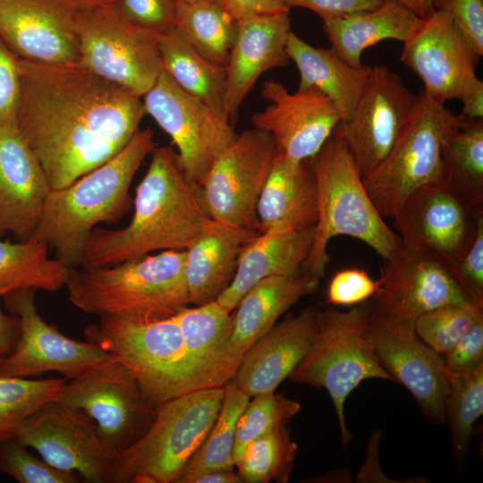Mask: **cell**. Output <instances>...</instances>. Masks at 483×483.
Returning <instances> with one entry per match:
<instances>
[{
    "label": "cell",
    "mask_w": 483,
    "mask_h": 483,
    "mask_svg": "<svg viewBox=\"0 0 483 483\" xmlns=\"http://www.w3.org/2000/svg\"><path fill=\"white\" fill-rule=\"evenodd\" d=\"M260 93L268 105L252 115L253 127L268 132L294 160L317 154L343 118L335 104L316 89L291 93L280 82L267 80Z\"/></svg>",
    "instance_id": "20"
},
{
    "label": "cell",
    "mask_w": 483,
    "mask_h": 483,
    "mask_svg": "<svg viewBox=\"0 0 483 483\" xmlns=\"http://www.w3.org/2000/svg\"><path fill=\"white\" fill-rule=\"evenodd\" d=\"M65 379L0 376V440L13 437L40 407L55 401Z\"/></svg>",
    "instance_id": "39"
},
{
    "label": "cell",
    "mask_w": 483,
    "mask_h": 483,
    "mask_svg": "<svg viewBox=\"0 0 483 483\" xmlns=\"http://www.w3.org/2000/svg\"><path fill=\"white\" fill-rule=\"evenodd\" d=\"M53 467L89 483H112L119 453L95 421L80 409L51 401L30 416L13 436Z\"/></svg>",
    "instance_id": "12"
},
{
    "label": "cell",
    "mask_w": 483,
    "mask_h": 483,
    "mask_svg": "<svg viewBox=\"0 0 483 483\" xmlns=\"http://www.w3.org/2000/svg\"><path fill=\"white\" fill-rule=\"evenodd\" d=\"M224 386L194 390L157 406L154 421L119 453L112 483H174L221 408Z\"/></svg>",
    "instance_id": "6"
},
{
    "label": "cell",
    "mask_w": 483,
    "mask_h": 483,
    "mask_svg": "<svg viewBox=\"0 0 483 483\" xmlns=\"http://www.w3.org/2000/svg\"><path fill=\"white\" fill-rule=\"evenodd\" d=\"M163 71L185 92L225 115V67L199 55L175 29L155 33Z\"/></svg>",
    "instance_id": "33"
},
{
    "label": "cell",
    "mask_w": 483,
    "mask_h": 483,
    "mask_svg": "<svg viewBox=\"0 0 483 483\" xmlns=\"http://www.w3.org/2000/svg\"><path fill=\"white\" fill-rule=\"evenodd\" d=\"M435 10L450 14L455 26L473 50L483 55V1L482 0H433Z\"/></svg>",
    "instance_id": "47"
},
{
    "label": "cell",
    "mask_w": 483,
    "mask_h": 483,
    "mask_svg": "<svg viewBox=\"0 0 483 483\" xmlns=\"http://www.w3.org/2000/svg\"><path fill=\"white\" fill-rule=\"evenodd\" d=\"M276 151L267 131L253 127L237 134L199 185L209 217L258 232L257 203Z\"/></svg>",
    "instance_id": "15"
},
{
    "label": "cell",
    "mask_w": 483,
    "mask_h": 483,
    "mask_svg": "<svg viewBox=\"0 0 483 483\" xmlns=\"http://www.w3.org/2000/svg\"><path fill=\"white\" fill-rule=\"evenodd\" d=\"M402 244L453 267L474 227V209L460 202L444 183L412 192L393 218Z\"/></svg>",
    "instance_id": "22"
},
{
    "label": "cell",
    "mask_w": 483,
    "mask_h": 483,
    "mask_svg": "<svg viewBox=\"0 0 483 483\" xmlns=\"http://www.w3.org/2000/svg\"><path fill=\"white\" fill-rule=\"evenodd\" d=\"M472 233L456 263L451 267L459 284L469 298L483 303V209H474Z\"/></svg>",
    "instance_id": "44"
},
{
    "label": "cell",
    "mask_w": 483,
    "mask_h": 483,
    "mask_svg": "<svg viewBox=\"0 0 483 483\" xmlns=\"http://www.w3.org/2000/svg\"><path fill=\"white\" fill-rule=\"evenodd\" d=\"M79 0H0V38L19 58L78 65Z\"/></svg>",
    "instance_id": "19"
},
{
    "label": "cell",
    "mask_w": 483,
    "mask_h": 483,
    "mask_svg": "<svg viewBox=\"0 0 483 483\" xmlns=\"http://www.w3.org/2000/svg\"><path fill=\"white\" fill-rule=\"evenodd\" d=\"M258 231L209 217L185 250L184 277L193 306L216 301L232 282L244 246Z\"/></svg>",
    "instance_id": "27"
},
{
    "label": "cell",
    "mask_w": 483,
    "mask_h": 483,
    "mask_svg": "<svg viewBox=\"0 0 483 483\" xmlns=\"http://www.w3.org/2000/svg\"><path fill=\"white\" fill-rule=\"evenodd\" d=\"M402 4L416 15L426 19L434 12L433 0H396Z\"/></svg>",
    "instance_id": "55"
},
{
    "label": "cell",
    "mask_w": 483,
    "mask_h": 483,
    "mask_svg": "<svg viewBox=\"0 0 483 483\" xmlns=\"http://www.w3.org/2000/svg\"><path fill=\"white\" fill-rule=\"evenodd\" d=\"M249 400L232 380L224 386V397L215 422L174 483H182L187 477L205 470H233L236 423Z\"/></svg>",
    "instance_id": "37"
},
{
    "label": "cell",
    "mask_w": 483,
    "mask_h": 483,
    "mask_svg": "<svg viewBox=\"0 0 483 483\" xmlns=\"http://www.w3.org/2000/svg\"><path fill=\"white\" fill-rule=\"evenodd\" d=\"M141 98L145 114L176 146L185 177L199 187L215 159L237 135L231 121L182 90L164 71Z\"/></svg>",
    "instance_id": "13"
},
{
    "label": "cell",
    "mask_w": 483,
    "mask_h": 483,
    "mask_svg": "<svg viewBox=\"0 0 483 483\" xmlns=\"http://www.w3.org/2000/svg\"><path fill=\"white\" fill-rule=\"evenodd\" d=\"M417 99L398 73L385 65L370 67L352 113L337 125L362 178L388 156Z\"/></svg>",
    "instance_id": "16"
},
{
    "label": "cell",
    "mask_w": 483,
    "mask_h": 483,
    "mask_svg": "<svg viewBox=\"0 0 483 483\" xmlns=\"http://www.w3.org/2000/svg\"><path fill=\"white\" fill-rule=\"evenodd\" d=\"M15 125L52 189L63 188L121 151L146 114L141 97L79 65L18 57Z\"/></svg>",
    "instance_id": "1"
},
{
    "label": "cell",
    "mask_w": 483,
    "mask_h": 483,
    "mask_svg": "<svg viewBox=\"0 0 483 483\" xmlns=\"http://www.w3.org/2000/svg\"><path fill=\"white\" fill-rule=\"evenodd\" d=\"M185 250H162L111 266L71 267L68 301L100 318L151 321L188 307Z\"/></svg>",
    "instance_id": "4"
},
{
    "label": "cell",
    "mask_w": 483,
    "mask_h": 483,
    "mask_svg": "<svg viewBox=\"0 0 483 483\" xmlns=\"http://www.w3.org/2000/svg\"><path fill=\"white\" fill-rule=\"evenodd\" d=\"M129 224L120 229L95 228L80 267L111 266L156 250H184L209 218L199 187L182 173L171 147H156L135 191Z\"/></svg>",
    "instance_id": "2"
},
{
    "label": "cell",
    "mask_w": 483,
    "mask_h": 483,
    "mask_svg": "<svg viewBox=\"0 0 483 483\" xmlns=\"http://www.w3.org/2000/svg\"><path fill=\"white\" fill-rule=\"evenodd\" d=\"M55 401L84 411L118 453L146 433L157 412L131 371L114 356L65 380Z\"/></svg>",
    "instance_id": "11"
},
{
    "label": "cell",
    "mask_w": 483,
    "mask_h": 483,
    "mask_svg": "<svg viewBox=\"0 0 483 483\" xmlns=\"http://www.w3.org/2000/svg\"><path fill=\"white\" fill-rule=\"evenodd\" d=\"M318 193V217L302 269L318 278L329 262L327 246L338 235L355 238L384 259L395 256L402 241L384 221L337 127L309 159Z\"/></svg>",
    "instance_id": "5"
},
{
    "label": "cell",
    "mask_w": 483,
    "mask_h": 483,
    "mask_svg": "<svg viewBox=\"0 0 483 483\" xmlns=\"http://www.w3.org/2000/svg\"><path fill=\"white\" fill-rule=\"evenodd\" d=\"M482 413L483 363L462 372H451L445 417L453 447L458 454L468 452L473 425Z\"/></svg>",
    "instance_id": "40"
},
{
    "label": "cell",
    "mask_w": 483,
    "mask_h": 483,
    "mask_svg": "<svg viewBox=\"0 0 483 483\" xmlns=\"http://www.w3.org/2000/svg\"><path fill=\"white\" fill-rule=\"evenodd\" d=\"M369 318L368 302L343 311L334 308L318 310V331L307 353L288 378L325 388L335 406L343 446L352 438L344 418L349 394L364 380L394 381L381 366L365 337Z\"/></svg>",
    "instance_id": "7"
},
{
    "label": "cell",
    "mask_w": 483,
    "mask_h": 483,
    "mask_svg": "<svg viewBox=\"0 0 483 483\" xmlns=\"http://www.w3.org/2000/svg\"><path fill=\"white\" fill-rule=\"evenodd\" d=\"M445 144V182L450 192L470 209L483 202V119L461 116Z\"/></svg>",
    "instance_id": "35"
},
{
    "label": "cell",
    "mask_w": 483,
    "mask_h": 483,
    "mask_svg": "<svg viewBox=\"0 0 483 483\" xmlns=\"http://www.w3.org/2000/svg\"><path fill=\"white\" fill-rule=\"evenodd\" d=\"M197 1H201V0H174L175 3H192V2H197Z\"/></svg>",
    "instance_id": "57"
},
{
    "label": "cell",
    "mask_w": 483,
    "mask_h": 483,
    "mask_svg": "<svg viewBox=\"0 0 483 483\" xmlns=\"http://www.w3.org/2000/svg\"><path fill=\"white\" fill-rule=\"evenodd\" d=\"M379 287L363 269L345 268L336 272L326 288V301L334 306L352 307L369 301Z\"/></svg>",
    "instance_id": "46"
},
{
    "label": "cell",
    "mask_w": 483,
    "mask_h": 483,
    "mask_svg": "<svg viewBox=\"0 0 483 483\" xmlns=\"http://www.w3.org/2000/svg\"><path fill=\"white\" fill-rule=\"evenodd\" d=\"M220 2L236 21L257 14L289 11L281 0H220Z\"/></svg>",
    "instance_id": "51"
},
{
    "label": "cell",
    "mask_w": 483,
    "mask_h": 483,
    "mask_svg": "<svg viewBox=\"0 0 483 483\" xmlns=\"http://www.w3.org/2000/svg\"><path fill=\"white\" fill-rule=\"evenodd\" d=\"M175 29L208 61L226 66L237 21L220 0L176 3Z\"/></svg>",
    "instance_id": "36"
},
{
    "label": "cell",
    "mask_w": 483,
    "mask_h": 483,
    "mask_svg": "<svg viewBox=\"0 0 483 483\" xmlns=\"http://www.w3.org/2000/svg\"><path fill=\"white\" fill-rule=\"evenodd\" d=\"M36 290L19 289L4 295L9 313L20 320V335L13 351L0 361V376L27 377L57 372L74 378L114 358L101 347L72 339L38 314Z\"/></svg>",
    "instance_id": "17"
},
{
    "label": "cell",
    "mask_w": 483,
    "mask_h": 483,
    "mask_svg": "<svg viewBox=\"0 0 483 483\" xmlns=\"http://www.w3.org/2000/svg\"><path fill=\"white\" fill-rule=\"evenodd\" d=\"M182 483H242V481L233 470H212L189 476Z\"/></svg>",
    "instance_id": "54"
},
{
    "label": "cell",
    "mask_w": 483,
    "mask_h": 483,
    "mask_svg": "<svg viewBox=\"0 0 483 483\" xmlns=\"http://www.w3.org/2000/svg\"><path fill=\"white\" fill-rule=\"evenodd\" d=\"M175 318L197 388L224 386L235 374L227 357L233 313L213 301L188 306Z\"/></svg>",
    "instance_id": "29"
},
{
    "label": "cell",
    "mask_w": 483,
    "mask_h": 483,
    "mask_svg": "<svg viewBox=\"0 0 483 483\" xmlns=\"http://www.w3.org/2000/svg\"><path fill=\"white\" fill-rule=\"evenodd\" d=\"M84 4H115V0H79Z\"/></svg>",
    "instance_id": "56"
},
{
    "label": "cell",
    "mask_w": 483,
    "mask_h": 483,
    "mask_svg": "<svg viewBox=\"0 0 483 483\" xmlns=\"http://www.w3.org/2000/svg\"><path fill=\"white\" fill-rule=\"evenodd\" d=\"M286 51L299 72L297 89H316L338 108L342 120L353 111L370 67H353L343 61L333 48L313 47L292 30Z\"/></svg>",
    "instance_id": "32"
},
{
    "label": "cell",
    "mask_w": 483,
    "mask_h": 483,
    "mask_svg": "<svg viewBox=\"0 0 483 483\" xmlns=\"http://www.w3.org/2000/svg\"><path fill=\"white\" fill-rule=\"evenodd\" d=\"M319 279L306 272L269 276L242 296L234 309L233 329L227 351L228 361L234 373L247 351L276 324L279 318L302 297L317 291Z\"/></svg>",
    "instance_id": "28"
},
{
    "label": "cell",
    "mask_w": 483,
    "mask_h": 483,
    "mask_svg": "<svg viewBox=\"0 0 483 483\" xmlns=\"http://www.w3.org/2000/svg\"><path fill=\"white\" fill-rule=\"evenodd\" d=\"M252 398L236 423L233 451L234 466L252 440L278 426L286 425L301 408L298 402L275 392L259 394Z\"/></svg>",
    "instance_id": "41"
},
{
    "label": "cell",
    "mask_w": 483,
    "mask_h": 483,
    "mask_svg": "<svg viewBox=\"0 0 483 483\" xmlns=\"http://www.w3.org/2000/svg\"><path fill=\"white\" fill-rule=\"evenodd\" d=\"M365 337L381 366L395 383L410 391L428 420L445 423L451 371L442 355L415 331L388 323L370 312Z\"/></svg>",
    "instance_id": "18"
},
{
    "label": "cell",
    "mask_w": 483,
    "mask_h": 483,
    "mask_svg": "<svg viewBox=\"0 0 483 483\" xmlns=\"http://www.w3.org/2000/svg\"><path fill=\"white\" fill-rule=\"evenodd\" d=\"M289 11L257 14L237 21L235 38L225 66V114L232 121L258 78L290 64L286 51Z\"/></svg>",
    "instance_id": "24"
},
{
    "label": "cell",
    "mask_w": 483,
    "mask_h": 483,
    "mask_svg": "<svg viewBox=\"0 0 483 483\" xmlns=\"http://www.w3.org/2000/svg\"><path fill=\"white\" fill-rule=\"evenodd\" d=\"M315 226L290 232L259 233L242 249L230 284L216 300L233 311L242 296L259 281L293 275L307 259Z\"/></svg>",
    "instance_id": "30"
},
{
    "label": "cell",
    "mask_w": 483,
    "mask_h": 483,
    "mask_svg": "<svg viewBox=\"0 0 483 483\" xmlns=\"http://www.w3.org/2000/svg\"><path fill=\"white\" fill-rule=\"evenodd\" d=\"M424 19L396 0H385L372 10L323 21L331 48L348 64L360 67L362 52L386 39L408 41Z\"/></svg>",
    "instance_id": "31"
},
{
    "label": "cell",
    "mask_w": 483,
    "mask_h": 483,
    "mask_svg": "<svg viewBox=\"0 0 483 483\" xmlns=\"http://www.w3.org/2000/svg\"><path fill=\"white\" fill-rule=\"evenodd\" d=\"M0 295V361L13 351L20 335V320L11 314L4 312Z\"/></svg>",
    "instance_id": "53"
},
{
    "label": "cell",
    "mask_w": 483,
    "mask_h": 483,
    "mask_svg": "<svg viewBox=\"0 0 483 483\" xmlns=\"http://www.w3.org/2000/svg\"><path fill=\"white\" fill-rule=\"evenodd\" d=\"M0 472L20 483H77L80 477L37 458L13 437L0 440Z\"/></svg>",
    "instance_id": "43"
},
{
    "label": "cell",
    "mask_w": 483,
    "mask_h": 483,
    "mask_svg": "<svg viewBox=\"0 0 483 483\" xmlns=\"http://www.w3.org/2000/svg\"><path fill=\"white\" fill-rule=\"evenodd\" d=\"M115 5L129 22L152 33L175 27L174 0H115Z\"/></svg>",
    "instance_id": "45"
},
{
    "label": "cell",
    "mask_w": 483,
    "mask_h": 483,
    "mask_svg": "<svg viewBox=\"0 0 483 483\" xmlns=\"http://www.w3.org/2000/svg\"><path fill=\"white\" fill-rule=\"evenodd\" d=\"M87 341L120 360L156 406L198 390L175 316L151 321L100 318L84 330Z\"/></svg>",
    "instance_id": "9"
},
{
    "label": "cell",
    "mask_w": 483,
    "mask_h": 483,
    "mask_svg": "<svg viewBox=\"0 0 483 483\" xmlns=\"http://www.w3.org/2000/svg\"><path fill=\"white\" fill-rule=\"evenodd\" d=\"M385 0H281L285 8L302 7L316 13L323 21L372 10Z\"/></svg>",
    "instance_id": "50"
},
{
    "label": "cell",
    "mask_w": 483,
    "mask_h": 483,
    "mask_svg": "<svg viewBox=\"0 0 483 483\" xmlns=\"http://www.w3.org/2000/svg\"><path fill=\"white\" fill-rule=\"evenodd\" d=\"M256 214L259 233L297 231L316 225L318 193L309 159H292L277 147Z\"/></svg>",
    "instance_id": "26"
},
{
    "label": "cell",
    "mask_w": 483,
    "mask_h": 483,
    "mask_svg": "<svg viewBox=\"0 0 483 483\" xmlns=\"http://www.w3.org/2000/svg\"><path fill=\"white\" fill-rule=\"evenodd\" d=\"M445 103L422 89L403 131L386 159L362 178L383 217L394 218L416 190L445 182V144L461 122Z\"/></svg>",
    "instance_id": "8"
},
{
    "label": "cell",
    "mask_w": 483,
    "mask_h": 483,
    "mask_svg": "<svg viewBox=\"0 0 483 483\" xmlns=\"http://www.w3.org/2000/svg\"><path fill=\"white\" fill-rule=\"evenodd\" d=\"M79 66L142 97L163 72L155 33L129 22L115 4L80 2Z\"/></svg>",
    "instance_id": "10"
},
{
    "label": "cell",
    "mask_w": 483,
    "mask_h": 483,
    "mask_svg": "<svg viewBox=\"0 0 483 483\" xmlns=\"http://www.w3.org/2000/svg\"><path fill=\"white\" fill-rule=\"evenodd\" d=\"M442 357L446 368L453 373L462 372L483 363V318L442 354Z\"/></svg>",
    "instance_id": "49"
},
{
    "label": "cell",
    "mask_w": 483,
    "mask_h": 483,
    "mask_svg": "<svg viewBox=\"0 0 483 483\" xmlns=\"http://www.w3.org/2000/svg\"><path fill=\"white\" fill-rule=\"evenodd\" d=\"M20 92L18 57L0 38V125L14 123Z\"/></svg>",
    "instance_id": "48"
},
{
    "label": "cell",
    "mask_w": 483,
    "mask_h": 483,
    "mask_svg": "<svg viewBox=\"0 0 483 483\" xmlns=\"http://www.w3.org/2000/svg\"><path fill=\"white\" fill-rule=\"evenodd\" d=\"M479 57L450 14L434 10L403 43L400 60L421 80L426 94L445 103L461 98L464 87L476 75Z\"/></svg>",
    "instance_id": "21"
},
{
    "label": "cell",
    "mask_w": 483,
    "mask_h": 483,
    "mask_svg": "<svg viewBox=\"0 0 483 483\" xmlns=\"http://www.w3.org/2000/svg\"><path fill=\"white\" fill-rule=\"evenodd\" d=\"M297 444L286 425L278 426L252 440L236 462L237 473L245 483H285L290 478Z\"/></svg>",
    "instance_id": "38"
},
{
    "label": "cell",
    "mask_w": 483,
    "mask_h": 483,
    "mask_svg": "<svg viewBox=\"0 0 483 483\" xmlns=\"http://www.w3.org/2000/svg\"><path fill=\"white\" fill-rule=\"evenodd\" d=\"M318 310L304 308L288 315L244 354L231 379L250 398L275 392L310 347L318 331Z\"/></svg>",
    "instance_id": "25"
},
{
    "label": "cell",
    "mask_w": 483,
    "mask_h": 483,
    "mask_svg": "<svg viewBox=\"0 0 483 483\" xmlns=\"http://www.w3.org/2000/svg\"><path fill=\"white\" fill-rule=\"evenodd\" d=\"M379 287L367 301L369 312L388 323L413 330L417 318L438 308L472 301L446 262L402 244L384 259Z\"/></svg>",
    "instance_id": "14"
},
{
    "label": "cell",
    "mask_w": 483,
    "mask_h": 483,
    "mask_svg": "<svg viewBox=\"0 0 483 483\" xmlns=\"http://www.w3.org/2000/svg\"><path fill=\"white\" fill-rule=\"evenodd\" d=\"M155 148L153 131L139 130L112 158L72 183L52 189L31 237L46 242L71 267H80L95 226L124 213L133 176Z\"/></svg>",
    "instance_id": "3"
},
{
    "label": "cell",
    "mask_w": 483,
    "mask_h": 483,
    "mask_svg": "<svg viewBox=\"0 0 483 483\" xmlns=\"http://www.w3.org/2000/svg\"><path fill=\"white\" fill-rule=\"evenodd\" d=\"M483 303L445 306L419 316L416 335L439 354L446 352L479 318Z\"/></svg>",
    "instance_id": "42"
},
{
    "label": "cell",
    "mask_w": 483,
    "mask_h": 483,
    "mask_svg": "<svg viewBox=\"0 0 483 483\" xmlns=\"http://www.w3.org/2000/svg\"><path fill=\"white\" fill-rule=\"evenodd\" d=\"M52 190L38 159L15 123L0 125V238L30 239Z\"/></svg>",
    "instance_id": "23"
},
{
    "label": "cell",
    "mask_w": 483,
    "mask_h": 483,
    "mask_svg": "<svg viewBox=\"0 0 483 483\" xmlns=\"http://www.w3.org/2000/svg\"><path fill=\"white\" fill-rule=\"evenodd\" d=\"M460 100L462 102L461 116L469 119L483 118V82L477 75L468 81Z\"/></svg>",
    "instance_id": "52"
},
{
    "label": "cell",
    "mask_w": 483,
    "mask_h": 483,
    "mask_svg": "<svg viewBox=\"0 0 483 483\" xmlns=\"http://www.w3.org/2000/svg\"><path fill=\"white\" fill-rule=\"evenodd\" d=\"M71 267L49 257L48 245L30 237L12 242L0 238V295L19 289L55 292L65 287Z\"/></svg>",
    "instance_id": "34"
}]
</instances>
